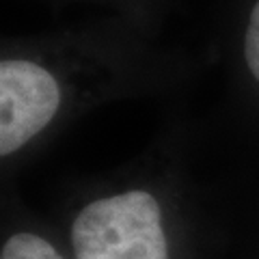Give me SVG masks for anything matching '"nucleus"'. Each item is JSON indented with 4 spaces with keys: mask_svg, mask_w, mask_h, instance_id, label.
Instances as JSON below:
<instances>
[{
    "mask_svg": "<svg viewBox=\"0 0 259 259\" xmlns=\"http://www.w3.org/2000/svg\"><path fill=\"white\" fill-rule=\"evenodd\" d=\"M244 59H246L250 74L259 82V0L253 7V11H250L248 28L244 35Z\"/></svg>",
    "mask_w": 259,
    "mask_h": 259,
    "instance_id": "20e7f679",
    "label": "nucleus"
},
{
    "mask_svg": "<svg viewBox=\"0 0 259 259\" xmlns=\"http://www.w3.org/2000/svg\"><path fill=\"white\" fill-rule=\"evenodd\" d=\"M0 259H65L46 238L37 233H15L3 244Z\"/></svg>",
    "mask_w": 259,
    "mask_h": 259,
    "instance_id": "7ed1b4c3",
    "label": "nucleus"
},
{
    "mask_svg": "<svg viewBox=\"0 0 259 259\" xmlns=\"http://www.w3.org/2000/svg\"><path fill=\"white\" fill-rule=\"evenodd\" d=\"M76 259H168L162 207L147 190L91 201L71 225Z\"/></svg>",
    "mask_w": 259,
    "mask_h": 259,
    "instance_id": "f257e3e1",
    "label": "nucleus"
},
{
    "mask_svg": "<svg viewBox=\"0 0 259 259\" xmlns=\"http://www.w3.org/2000/svg\"><path fill=\"white\" fill-rule=\"evenodd\" d=\"M61 87L41 65L7 59L0 63V156H11L54 119Z\"/></svg>",
    "mask_w": 259,
    "mask_h": 259,
    "instance_id": "f03ea898",
    "label": "nucleus"
}]
</instances>
